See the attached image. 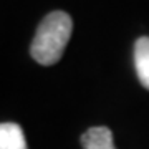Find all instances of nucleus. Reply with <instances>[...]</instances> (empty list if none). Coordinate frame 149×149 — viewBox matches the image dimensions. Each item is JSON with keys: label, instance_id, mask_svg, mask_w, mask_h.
Wrapping results in <instances>:
<instances>
[{"label": "nucleus", "instance_id": "1", "mask_svg": "<svg viewBox=\"0 0 149 149\" xmlns=\"http://www.w3.org/2000/svg\"><path fill=\"white\" fill-rule=\"evenodd\" d=\"M73 32V20L66 12L55 10L48 13L37 28L30 55L37 63L52 66L58 63Z\"/></svg>", "mask_w": 149, "mask_h": 149}, {"label": "nucleus", "instance_id": "2", "mask_svg": "<svg viewBox=\"0 0 149 149\" xmlns=\"http://www.w3.org/2000/svg\"><path fill=\"white\" fill-rule=\"evenodd\" d=\"M83 149H116L113 143V133L106 126H93L81 134Z\"/></svg>", "mask_w": 149, "mask_h": 149}, {"label": "nucleus", "instance_id": "3", "mask_svg": "<svg viewBox=\"0 0 149 149\" xmlns=\"http://www.w3.org/2000/svg\"><path fill=\"white\" fill-rule=\"evenodd\" d=\"M134 66L141 85L149 90V37H141L134 43Z\"/></svg>", "mask_w": 149, "mask_h": 149}, {"label": "nucleus", "instance_id": "4", "mask_svg": "<svg viewBox=\"0 0 149 149\" xmlns=\"http://www.w3.org/2000/svg\"><path fill=\"white\" fill-rule=\"evenodd\" d=\"M0 149H28L23 129L17 123H0Z\"/></svg>", "mask_w": 149, "mask_h": 149}]
</instances>
